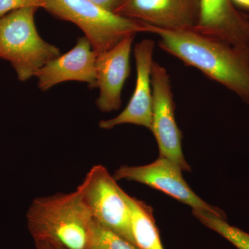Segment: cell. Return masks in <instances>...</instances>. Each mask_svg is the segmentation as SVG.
<instances>
[{
  "label": "cell",
  "instance_id": "1",
  "mask_svg": "<svg viewBox=\"0 0 249 249\" xmlns=\"http://www.w3.org/2000/svg\"><path fill=\"white\" fill-rule=\"evenodd\" d=\"M147 27L148 33L160 37L159 46L162 50L197 69L249 103V53L193 29L167 30Z\"/></svg>",
  "mask_w": 249,
  "mask_h": 249
},
{
  "label": "cell",
  "instance_id": "2",
  "mask_svg": "<svg viewBox=\"0 0 249 249\" xmlns=\"http://www.w3.org/2000/svg\"><path fill=\"white\" fill-rule=\"evenodd\" d=\"M26 217L35 242L58 249H89L94 219L77 190L36 198Z\"/></svg>",
  "mask_w": 249,
  "mask_h": 249
},
{
  "label": "cell",
  "instance_id": "3",
  "mask_svg": "<svg viewBox=\"0 0 249 249\" xmlns=\"http://www.w3.org/2000/svg\"><path fill=\"white\" fill-rule=\"evenodd\" d=\"M36 8L12 11L0 18V58L9 62L24 82L60 55V49L46 42L35 24Z\"/></svg>",
  "mask_w": 249,
  "mask_h": 249
},
{
  "label": "cell",
  "instance_id": "4",
  "mask_svg": "<svg viewBox=\"0 0 249 249\" xmlns=\"http://www.w3.org/2000/svg\"><path fill=\"white\" fill-rule=\"evenodd\" d=\"M53 16L76 24L84 32L97 54L105 53L124 37L148 33L147 24L123 17L88 0H44Z\"/></svg>",
  "mask_w": 249,
  "mask_h": 249
},
{
  "label": "cell",
  "instance_id": "5",
  "mask_svg": "<svg viewBox=\"0 0 249 249\" xmlns=\"http://www.w3.org/2000/svg\"><path fill=\"white\" fill-rule=\"evenodd\" d=\"M76 190L96 222L136 245L127 194L106 167L93 166Z\"/></svg>",
  "mask_w": 249,
  "mask_h": 249
},
{
  "label": "cell",
  "instance_id": "6",
  "mask_svg": "<svg viewBox=\"0 0 249 249\" xmlns=\"http://www.w3.org/2000/svg\"><path fill=\"white\" fill-rule=\"evenodd\" d=\"M153 109L151 130L158 144L160 157L191 172L182 151V133L175 120L171 82L166 69L154 61L151 73Z\"/></svg>",
  "mask_w": 249,
  "mask_h": 249
},
{
  "label": "cell",
  "instance_id": "7",
  "mask_svg": "<svg viewBox=\"0 0 249 249\" xmlns=\"http://www.w3.org/2000/svg\"><path fill=\"white\" fill-rule=\"evenodd\" d=\"M182 172L171 160L160 156L150 164L140 166L123 165L116 170L113 177L116 181L125 179L159 190L191 206L193 211H206L227 218L222 209L208 204L192 191L183 178Z\"/></svg>",
  "mask_w": 249,
  "mask_h": 249
},
{
  "label": "cell",
  "instance_id": "8",
  "mask_svg": "<svg viewBox=\"0 0 249 249\" xmlns=\"http://www.w3.org/2000/svg\"><path fill=\"white\" fill-rule=\"evenodd\" d=\"M115 14L167 30L193 29L199 0H122Z\"/></svg>",
  "mask_w": 249,
  "mask_h": 249
},
{
  "label": "cell",
  "instance_id": "9",
  "mask_svg": "<svg viewBox=\"0 0 249 249\" xmlns=\"http://www.w3.org/2000/svg\"><path fill=\"white\" fill-rule=\"evenodd\" d=\"M155 46L153 40L145 39L134 47L137 79L133 94L119 115L100 121L98 125L101 128L110 129L119 124H133L151 130L153 109L151 73Z\"/></svg>",
  "mask_w": 249,
  "mask_h": 249
},
{
  "label": "cell",
  "instance_id": "10",
  "mask_svg": "<svg viewBox=\"0 0 249 249\" xmlns=\"http://www.w3.org/2000/svg\"><path fill=\"white\" fill-rule=\"evenodd\" d=\"M193 30L249 54V20L234 8L232 0H199Z\"/></svg>",
  "mask_w": 249,
  "mask_h": 249
},
{
  "label": "cell",
  "instance_id": "11",
  "mask_svg": "<svg viewBox=\"0 0 249 249\" xmlns=\"http://www.w3.org/2000/svg\"><path fill=\"white\" fill-rule=\"evenodd\" d=\"M96 60L97 54L89 41L85 36L80 37L70 52L60 54L37 72L35 77L37 86L45 91L55 85L71 80L96 88Z\"/></svg>",
  "mask_w": 249,
  "mask_h": 249
},
{
  "label": "cell",
  "instance_id": "12",
  "mask_svg": "<svg viewBox=\"0 0 249 249\" xmlns=\"http://www.w3.org/2000/svg\"><path fill=\"white\" fill-rule=\"evenodd\" d=\"M134 36L131 35L110 50L97 55L96 85L99 96L96 106L103 112L118 110L122 104V90L130 73V58Z\"/></svg>",
  "mask_w": 249,
  "mask_h": 249
},
{
  "label": "cell",
  "instance_id": "13",
  "mask_svg": "<svg viewBox=\"0 0 249 249\" xmlns=\"http://www.w3.org/2000/svg\"><path fill=\"white\" fill-rule=\"evenodd\" d=\"M134 242L139 249H164L160 241L153 211L142 201L127 195Z\"/></svg>",
  "mask_w": 249,
  "mask_h": 249
},
{
  "label": "cell",
  "instance_id": "14",
  "mask_svg": "<svg viewBox=\"0 0 249 249\" xmlns=\"http://www.w3.org/2000/svg\"><path fill=\"white\" fill-rule=\"evenodd\" d=\"M193 213L201 224L222 236L237 249H249V233L229 224L227 218L206 211H193Z\"/></svg>",
  "mask_w": 249,
  "mask_h": 249
},
{
  "label": "cell",
  "instance_id": "15",
  "mask_svg": "<svg viewBox=\"0 0 249 249\" xmlns=\"http://www.w3.org/2000/svg\"><path fill=\"white\" fill-rule=\"evenodd\" d=\"M89 249H139L107 228L94 220Z\"/></svg>",
  "mask_w": 249,
  "mask_h": 249
},
{
  "label": "cell",
  "instance_id": "16",
  "mask_svg": "<svg viewBox=\"0 0 249 249\" xmlns=\"http://www.w3.org/2000/svg\"><path fill=\"white\" fill-rule=\"evenodd\" d=\"M31 7L44 9V0H0V18L12 11Z\"/></svg>",
  "mask_w": 249,
  "mask_h": 249
},
{
  "label": "cell",
  "instance_id": "17",
  "mask_svg": "<svg viewBox=\"0 0 249 249\" xmlns=\"http://www.w3.org/2000/svg\"><path fill=\"white\" fill-rule=\"evenodd\" d=\"M88 1L114 13L119 7L122 0H88Z\"/></svg>",
  "mask_w": 249,
  "mask_h": 249
},
{
  "label": "cell",
  "instance_id": "18",
  "mask_svg": "<svg viewBox=\"0 0 249 249\" xmlns=\"http://www.w3.org/2000/svg\"><path fill=\"white\" fill-rule=\"evenodd\" d=\"M36 245L37 249H58L46 242H36Z\"/></svg>",
  "mask_w": 249,
  "mask_h": 249
},
{
  "label": "cell",
  "instance_id": "19",
  "mask_svg": "<svg viewBox=\"0 0 249 249\" xmlns=\"http://www.w3.org/2000/svg\"><path fill=\"white\" fill-rule=\"evenodd\" d=\"M232 1L242 7L249 9V0H232Z\"/></svg>",
  "mask_w": 249,
  "mask_h": 249
}]
</instances>
